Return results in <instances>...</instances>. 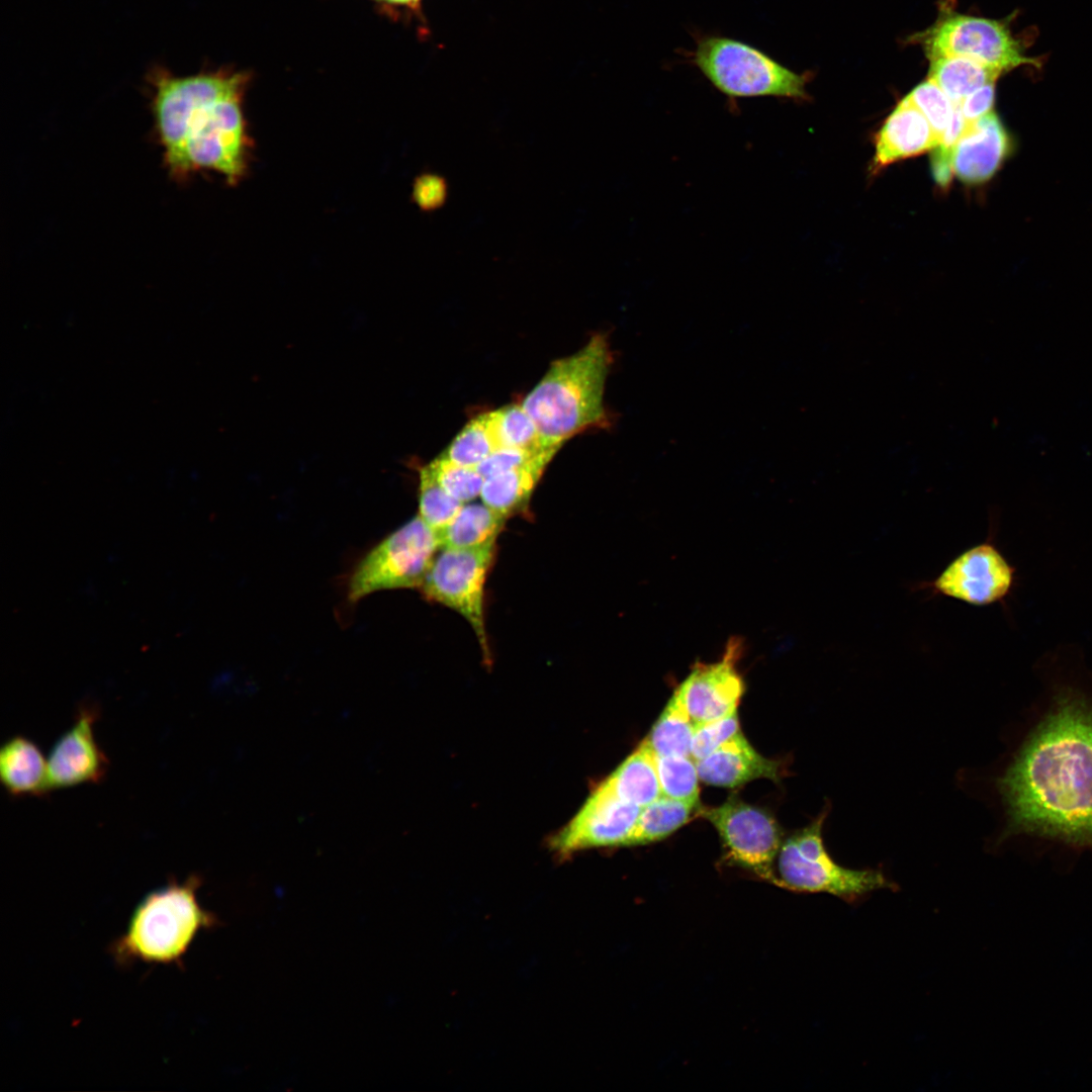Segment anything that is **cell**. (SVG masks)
Here are the masks:
<instances>
[{
  "label": "cell",
  "mask_w": 1092,
  "mask_h": 1092,
  "mask_svg": "<svg viewBox=\"0 0 1092 1092\" xmlns=\"http://www.w3.org/2000/svg\"><path fill=\"white\" fill-rule=\"evenodd\" d=\"M1004 836L1092 848V696L1062 687L997 781Z\"/></svg>",
  "instance_id": "cell-1"
},
{
  "label": "cell",
  "mask_w": 1092,
  "mask_h": 1092,
  "mask_svg": "<svg viewBox=\"0 0 1092 1092\" xmlns=\"http://www.w3.org/2000/svg\"><path fill=\"white\" fill-rule=\"evenodd\" d=\"M148 81L154 132L169 176L186 181L213 172L230 184L242 180L252 147L243 111L249 75L215 71L177 76L156 68Z\"/></svg>",
  "instance_id": "cell-2"
},
{
  "label": "cell",
  "mask_w": 1092,
  "mask_h": 1092,
  "mask_svg": "<svg viewBox=\"0 0 1092 1092\" xmlns=\"http://www.w3.org/2000/svg\"><path fill=\"white\" fill-rule=\"evenodd\" d=\"M613 363L605 334L594 335L576 353L552 362L521 402L544 441L561 447L569 438L610 424L604 395Z\"/></svg>",
  "instance_id": "cell-3"
},
{
  "label": "cell",
  "mask_w": 1092,
  "mask_h": 1092,
  "mask_svg": "<svg viewBox=\"0 0 1092 1092\" xmlns=\"http://www.w3.org/2000/svg\"><path fill=\"white\" fill-rule=\"evenodd\" d=\"M200 885L201 879L192 875L147 894L110 946L115 961L121 965L181 963L196 935L218 923L197 900Z\"/></svg>",
  "instance_id": "cell-4"
},
{
  "label": "cell",
  "mask_w": 1092,
  "mask_h": 1092,
  "mask_svg": "<svg viewBox=\"0 0 1092 1092\" xmlns=\"http://www.w3.org/2000/svg\"><path fill=\"white\" fill-rule=\"evenodd\" d=\"M690 63L728 99L777 97L806 99L807 77L761 50L729 36L696 37Z\"/></svg>",
  "instance_id": "cell-5"
},
{
  "label": "cell",
  "mask_w": 1092,
  "mask_h": 1092,
  "mask_svg": "<svg viewBox=\"0 0 1092 1092\" xmlns=\"http://www.w3.org/2000/svg\"><path fill=\"white\" fill-rule=\"evenodd\" d=\"M827 803L806 827L782 842L774 866V884L804 893H823L848 902L896 886L881 870L851 869L834 860L823 841Z\"/></svg>",
  "instance_id": "cell-6"
},
{
  "label": "cell",
  "mask_w": 1092,
  "mask_h": 1092,
  "mask_svg": "<svg viewBox=\"0 0 1092 1092\" xmlns=\"http://www.w3.org/2000/svg\"><path fill=\"white\" fill-rule=\"evenodd\" d=\"M439 549L437 535L416 516L357 564L349 579L348 600L357 603L379 590L421 587Z\"/></svg>",
  "instance_id": "cell-7"
},
{
  "label": "cell",
  "mask_w": 1092,
  "mask_h": 1092,
  "mask_svg": "<svg viewBox=\"0 0 1092 1092\" xmlns=\"http://www.w3.org/2000/svg\"><path fill=\"white\" fill-rule=\"evenodd\" d=\"M440 550L420 588L427 600L444 605L465 618L474 631L485 661H488L484 586L494 558L495 543Z\"/></svg>",
  "instance_id": "cell-8"
},
{
  "label": "cell",
  "mask_w": 1092,
  "mask_h": 1092,
  "mask_svg": "<svg viewBox=\"0 0 1092 1092\" xmlns=\"http://www.w3.org/2000/svg\"><path fill=\"white\" fill-rule=\"evenodd\" d=\"M921 42L930 59L959 56L975 60L1000 75L1020 66L1040 67L1037 58L1025 55L1002 20L945 13L925 32Z\"/></svg>",
  "instance_id": "cell-9"
},
{
  "label": "cell",
  "mask_w": 1092,
  "mask_h": 1092,
  "mask_svg": "<svg viewBox=\"0 0 1092 1092\" xmlns=\"http://www.w3.org/2000/svg\"><path fill=\"white\" fill-rule=\"evenodd\" d=\"M1014 581L1015 568L988 538L961 552L934 578L918 582L915 589L931 598L984 607L1004 602Z\"/></svg>",
  "instance_id": "cell-10"
},
{
  "label": "cell",
  "mask_w": 1092,
  "mask_h": 1092,
  "mask_svg": "<svg viewBox=\"0 0 1092 1092\" xmlns=\"http://www.w3.org/2000/svg\"><path fill=\"white\" fill-rule=\"evenodd\" d=\"M702 814L718 830L734 863L774 882L775 860L783 841L770 815L736 799L702 810Z\"/></svg>",
  "instance_id": "cell-11"
},
{
  "label": "cell",
  "mask_w": 1092,
  "mask_h": 1092,
  "mask_svg": "<svg viewBox=\"0 0 1092 1092\" xmlns=\"http://www.w3.org/2000/svg\"><path fill=\"white\" fill-rule=\"evenodd\" d=\"M641 807L625 802L602 784L586 798L574 816L550 840L560 855L603 846L624 845Z\"/></svg>",
  "instance_id": "cell-12"
},
{
  "label": "cell",
  "mask_w": 1092,
  "mask_h": 1092,
  "mask_svg": "<svg viewBox=\"0 0 1092 1092\" xmlns=\"http://www.w3.org/2000/svg\"><path fill=\"white\" fill-rule=\"evenodd\" d=\"M741 642L731 639L721 659L713 663H697L678 687L686 708L695 724L725 717L737 710L744 692L737 670Z\"/></svg>",
  "instance_id": "cell-13"
},
{
  "label": "cell",
  "mask_w": 1092,
  "mask_h": 1092,
  "mask_svg": "<svg viewBox=\"0 0 1092 1092\" xmlns=\"http://www.w3.org/2000/svg\"><path fill=\"white\" fill-rule=\"evenodd\" d=\"M96 710L82 707L74 724L57 740L48 758L49 792L104 780L108 759L94 734Z\"/></svg>",
  "instance_id": "cell-14"
},
{
  "label": "cell",
  "mask_w": 1092,
  "mask_h": 1092,
  "mask_svg": "<svg viewBox=\"0 0 1092 1092\" xmlns=\"http://www.w3.org/2000/svg\"><path fill=\"white\" fill-rule=\"evenodd\" d=\"M1010 151V136L991 111L968 123L953 150V174L968 184L983 183L995 174Z\"/></svg>",
  "instance_id": "cell-15"
},
{
  "label": "cell",
  "mask_w": 1092,
  "mask_h": 1092,
  "mask_svg": "<svg viewBox=\"0 0 1092 1092\" xmlns=\"http://www.w3.org/2000/svg\"><path fill=\"white\" fill-rule=\"evenodd\" d=\"M696 764L699 779L718 787L733 788L759 778L778 781L781 777L779 762L759 754L740 731Z\"/></svg>",
  "instance_id": "cell-16"
},
{
  "label": "cell",
  "mask_w": 1092,
  "mask_h": 1092,
  "mask_svg": "<svg viewBox=\"0 0 1092 1092\" xmlns=\"http://www.w3.org/2000/svg\"><path fill=\"white\" fill-rule=\"evenodd\" d=\"M938 139L925 116L905 97L876 136L873 169L933 150Z\"/></svg>",
  "instance_id": "cell-17"
},
{
  "label": "cell",
  "mask_w": 1092,
  "mask_h": 1092,
  "mask_svg": "<svg viewBox=\"0 0 1092 1092\" xmlns=\"http://www.w3.org/2000/svg\"><path fill=\"white\" fill-rule=\"evenodd\" d=\"M559 449L540 453L529 463L484 478L481 502L510 518L525 511L547 465Z\"/></svg>",
  "instance_id": "cell-18"
},
{
  "label": "cell",
  "mask_w": 1092,
  "mask_h": 1092,
  "mask_svg": "<svg viewBox=\"0 0 1092 1092\" xmlns=\"http://www.w3.org/2000/svg\"><path fill=\"white\" fill-rule=\"evenodd\" d=\"M0 780L14 797L47 794L48 760L32 740L13 736L0 749Z\"/></svg>",
  "instance_id": "cell-19"
},
{
  "label": "cell",
  "mask_w": 1092,
  "mask_h": 1092,
  "mask_svg": "<svg viewBox=\"0 0 1092 1092\" xmlns=\"http://www.w3.org/2000/svg\"><path fill=\"white\" fill-rule=\"evenodd\" d=\"M601 784L619 799L641 808L662 796L655 753L647 741L644 739Z\"/></svg>",
  "instance_id": "cell-20"
},
{
  "label": "cell",
  "mask_w": 1092,
  "mask_h": 1092,
  "mask_svg": "<svg viewBox=\"0 0 1092 1092\" xmlns=\"http://www.w3.org/2000/svg\"><path fill=\"white\" fill-rule=\"evenodd\" d=\"M507 519L483 503L464 504L449 525L438 534L440 549L474 548L495 543Z\"/></svg>",
  "instance_id": "cell-21"
},
{
  "label": "cell",
  "mask_w": 1092,
  "mask_h": 1092,
  "mask_svg": "<svg viewBox=\"0 0 1092 1092\" xmlns=\"http://www.w3.org/2000/svg\"><path fill=\"white\" fill-rule=\"evenodd\" d=\"M1000 74L969 58L943 56L930 59L928 79L954 103H960L977 89L995 83Z\"/></svg>",
  "instance_id": "cell-22"
},
{
  "label": "cell",
  "mask_w": 1092,
  "mask_h": 1092,
  "mask_svg": "<svg viewBox=\"0 0 1092 1092\" xmlns=\"http://www.w3.org/2000/svg\"><path fill=\"white\" fill-rule=\"evenodd\" d=\"M697 807L698 805L660 796L641 808L624 846L646 844L666 837L687 823Z\"/></svg>",
  "instance_id": "cell-23"
},
{
  "label": "cell",
  "mask_w": 1092,
  "mask_h": 1092,
  "mask_svg": "<svg viewBox=\"0 0 1092 1092\" xmlns=\"http://www.w3.org/2000/svg\"><path fill=\"white\" fill-rule=\"evenodd\" d=\"M695 723L677 688L645 738L656 755H689Z\"/></svg>",
  "instance_id": "cell-24"
},
{
  "label": "cell",
  "mask_w": 1092,
  "mask_h": 1092,
  "mask_svg": "<svg viewBox=\"0 0 1092 1092\" xmlns=\"http://www.w3.org/2000/svg\"><path fill=\"white\" fill-rule=\"evenodd\" d=\"M485 420L496 448L540 451L559 448L548 445L522 403L508 404L485 413Z\"/></svg>",
  "instance_id": "cell-25"
},
{
  "label": "cell",
  "mask_w": 1092,
  "mask_h": 1092,
  "mask_svg": "<svg viewBox=\"0 0 1092 1092\" xmlns=\"http://www.w3.org/2000/svg\"><path fill=\"white\" fill-rule=\"evenodd\" d=\"M656 768L662 796L699 804L697 764L689 755H656Z\"/></svg>",
  "instance_id": "cell-26"
},
{
  "label": "cell",
  "mask_w": 1092,
  "mask_h": 1092,
  "mask_svg": "<svg viewBox=\"0 0 1092 1092\" xmlns=\"http://www.w3.org/2000/svg\"><path fill=\"white\" fill-rule=\"evenodd\" d=\"M463 505L439 484L428 465L420 469L418 515L437 537Z\"/></svg>",
  "instance_id": "cell-27"
},
{
  "label": "cell",
  "mask_w": 1092,
  "mask_h": 1092,
  "mask_svg": "<svg viewBox=\"0 0 1092 1092\" xmlns=\"http://www.w3.org/2000/svg\"><path fill=\"white\" fill-rule=\"evenodd\" d=\"M496 449L482 414L467 423L441 455L457 464L476 468Z\"/></svg>",
  "instance_id": "cell-28"
},
{
  "label": "cell",
  "mask_w": 1092,
  "mask_h": 1092,
  "mask_svg": "<svg viewBox=\"0 0 1092 1092\" xmlns=\"http://www.w3.org/2000/svg\"><path fill=\"white\" fill-rule=\"evenodd\" d=\"M428 467L439 484L460 503L468 504L480 496L484 477L475 467L457 464L443 455Z\"/></svg>",
  "instance_id": "cell-29"
},
{
  "label": "cell",
  "mask_w": 1092,
  "mask_h": 1092,
  "mask_svg": "<svg viewBox=\"0 0 1092 1092\" xmlns=\"http://www.w3.org/2000/svg\"><path fill=\"white\" fill-rule=\"evenodd\" d=\"M906 98L925 116L940 142L951 121L956 104L929 79L917 85Z\"/></svg>",
  "instance_id": "cell-30"
},
{
  "label": "cell",
  "mask_w": 1092,
  "mask_h": 1092,
  "mask_svg": "<svg viewBox=\"0 0 1092 1092\" xmlns=\"http://www.w3.org/2000/svg\"><path fill=\"white\" fill-rule=\"evenodd\" d=\"M739 732L736 711L719 719L694 726L691 757L700 761Z\"/></svg>",
  "instance_id": "cell-31"
},
{
  "label": "cell",
  "mask_w": 1092,
  "mask_h": 1092,
  "mask_svg": "<svg viewBox=\"0 0 1092 1092\" xmlns=\"http://www.w3.org/2000/svg\"><path fill=\"white\" fill-rule=\"evenodd\" d=\"M559 449V448H549ZM544 449L540 451H530L515 448H499L494 450L488 455L481 463L476 466L478 472L485 478L490 475L502 473L520 466H523L540 453L549 450Z\"/></svg>",
  "instance_id": "cell-32"
},
{
  "label": "cell",
  "mask_w": 1092,
  "mask_h": 1092,
  "mask_svg": "<svg viewBox=\"0 0 1092 1092\" xmlns=\"http://www.w3.org/2000/svg\"><path fill=\"white\" fill-rule=\"evenodd\" d=\"M995 83L987 84L964 98L958 106L968 123L974 122L980 117L993 111L995 100Z\"/></svg>",
  "instance_id": "cell-33"
},
{
  "label": "cell",
  "mask_w": 1092,
  "mask_h": 1092,
  "mask_svg": "<svg viewBox=\"0 0 1092 1092\" xmlns=\"http://www.w3.org/2000/svg\"><path fill=\"white\" fill-rule=\"evenodd\" d=\"M379 1L387 2V3H391V4L413 6L415 4H418L420 0H379Z\"/></svg>",
  "instance_id": "cell-34"
}]
</instances>
